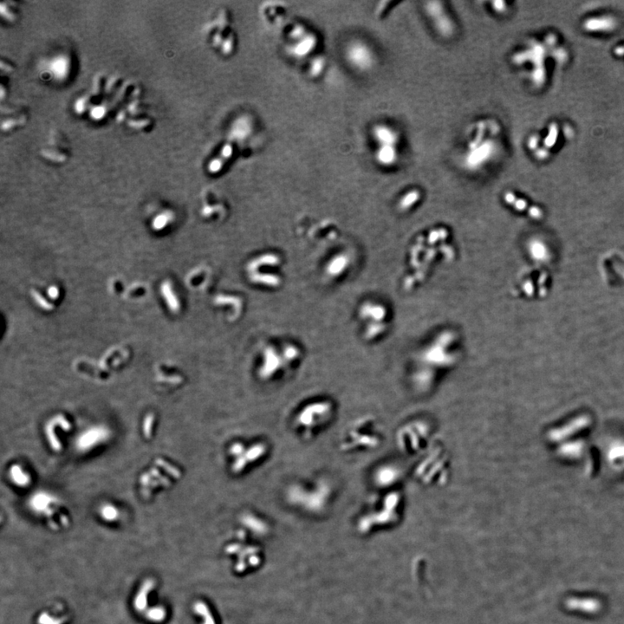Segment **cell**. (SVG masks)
Wrapping results in <instances>:
<instances>
[{"label": "cell", "instance_id": "6da1fadb", "mask_svg": "<svg viewBox=\"0 0 624 624\" xmlns=\"http://www.w3.org/2000/svg\"><path fill=\"white\" fill-rule=\"evenodd\" d=\"M252 125V122L248 116H241L235 119L227 134V141L221 146L218 155L214 156L209 162L208 169L211 173L217 174L221 169H223L225 165L234 155L235 150L237 149L235 144L241 143L251 135L253 127Z\"/></svg>", "mask_w": 624, "mask_h": 624}, {"label": "cell", "instance_id": "7a4b0ae2", "mask_svg": "<svg viewBox=\"0 0 624 624\" xmlns=\"http://www.w3.org/2000/svg\"><path fill=\"white\" fill-rule=\"evenodd\" d=\"M289 50L293 57L302 58L311 53L318 44L315 34L301 25H296L289 32Z\"/></svg>", "mask_w": 624, "mask_h": 624}, {"label": "cell", "instance_id": "3957f363", "mask_svg": "<svg viewBox=\"0 0 624 624\" xmlns=\"http://www.w3.org/2000/svg\"><path fill=\"white\" fill-rule=\"evenodd\" d=\"M346 57L348 63L358 70H368L373 66L374 53L367 44L362 42H354L348 45Z\"/></svg>", "mask_w": 624, "mask_h": 624}, {"label": "cell", "instance_id": "277c9868", "mask_svg": "<svg viewBox=\"0 0 624 624\" xmlns=\"http://www.w3.org/2000/svg\"><path fill=\"white\" fill-rule=\"evenodd\" d=\"M426 11L431 17L437 31L443 36H450L454 31V25L448 13L445 11L442 3L439 2H428L426 6Z\"/></svg>", "mask_w": 624, "mask_h": 624}, {"label": "cell", "instance_id": "5b68a950", "mask_svg": "<svg viewBox=\"0 0 624 624\" xmlns=\"http://www.w3.org/2000/svg\"><path fill=\"white\" fill-rule=\"evenodd\" d=\"M469 149L466 160L468 166L476 168L475 166L481 165L492 158L495 153V144L493 141H486L480 146L470 144Z\"/></svg>", "mask_w": 624, "mask_h": 624}, {"label": "cell", "instance_id": "8992f818", "mask_svg": "<svg viewBox=\"0 0 624 624\" xmlns=\"http://www.w3.org/2000/svg\"><path fill=\"white\" fill-rule=\"evenodd\" d=\"M372 136L378 148H397L400 141L397 131L388 125H376L372 130Z\"/></svg>", "mask_w": 624, "mask_h": 624}, {"label": "cell", "instance_id": "52a82bcc", "mask_svg": "<svg viewBox=\"0 0 624 624\" xmlns=\"http://www.w3.org/2000/svg\"><path fill=\"white\" fill-rule=\"evenodd\" d=\"M155 588V581L152 578H146L142 582L133 599V607L137 612L143 614L149 609L150 595Z\"/></svg>", "mask_w": 624, "mask_h": 624}, {"label": "cell", "instance_id": "ba28073f", "mask_svg": "<svg viewBox=\"0 0 624 624\" xmlns=\"http://www.w3.org/2000/svg\"><path fill=\"white\" fill-rule=\"evenodd\" d=\"M565 607L572 611H579L586 614H595L601 610V602L594 598H575L572 597L565 601Z\"/></svg>", "mask_w": 624, "mask_h": 624}, {"label": "cell", "instance_id": "9c48e42d", "mask_svg": "<svg viewBox=\"0 0 624 624\" xmlns=\"http://www.w3.org/2000/svg\"><path fill=\"white\" fill-rule=\"evenodd\" d=\"M106 436V432L102 428H95L87 432L84 435L79 439V446L82 448H91L95 443L99 442L101 439Z\"/></svg>", "mask_w": 624, "mask_h": 624}, {"label": "cell", "instance_id": "30bf717a", "mask_svg": "<svg viewBox=\"0 0 624 624\" xmlns=\"http://www.w3.org/2000/svg\"><path fill=\"white\" fill-rule=\"evenodd\" d=\"M143 614L145 618L152 623H161L166 620V609L161 605L149 608Z\"/></svg>", "mask_w": 624, "mask_h": 624}, {"label": "cell", "instance_id": "8fae6325", "mask_svg": "<svg viewBox=\"0 0 624 624\" xmlns=\"http://www.w3.org/2000/svg\"><path fill=\"white\" fill-rule=\"evenodd\" d=\"M66 620L65 616H54L47 611H44L39 615L38 624H64Z\"/></svg>", "mask_w": 624, "mask_h": 624}, {"label": "cell", "instance_id": "7c38bea8", "mask_svg": "<svg viewBox=\"0 0 624 624\" xmlns=\"http://www.w3.org/2000/svg\"><path fill=\"white\" fill-rule=\"evenodd\" d=\"M101 515H102V519H104V520L111 522V521H115L117 519L118 511L113 506L107 505V506H104L102 507V510H101Z\"/></svg>", "mask_w": 624, "mask_h": 624}, {"label": "cell", "instance_id": "4fadbf2b", "mask_svg": "<svg viewBox=\"0 0 624 624\" xmlns=\"http://www.w3.org/2000/svg\"><path fill=\"white\" fill-rule=\"evenodd\" d=\"M11 475H12V478H13L15 482H17V484L24 485V484L27 483V476L23 472L22 470L20 469V467H17V466L12 467Z\"/></svg>", "mask_w": 624, "mask_h": 624}, {"label": "cell", "instance_id": "5bb4252c", "mask_svg": "<svg viewBox=\"0 0 624 624\" xmlns=\"http://www.w3.org/2000/svg\"><path fill=\"white\" fill-rule=\"evenodd\" d=\"M323 67H324V60H323V58H317L316 60H314L313 64H311L310 68H309L310 75L313 76V77L320 75L322 71H323Z\"/></svg>", "mask_w": 624, "mask_h": 624}]
</instances>
